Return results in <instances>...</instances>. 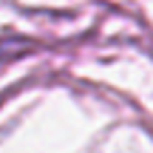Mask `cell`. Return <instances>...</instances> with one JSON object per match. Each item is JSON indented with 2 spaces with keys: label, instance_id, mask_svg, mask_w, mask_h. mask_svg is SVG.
Returning a JSON list of instances; mask_svg holds the SVG:
<instances>
[{
  "label": "cell",
  "instance_id": "cell-1",
  "mask_svg": "<svg viewBox=\"0 0 153 153\" xmlns=\"http://www.w3.org/2000/svg\"><path fill=\"white\" fill-rule=\"evenodd\" d=\"M26 48H28V43H26V40H0V62L20 57Z\"/></svg>",
  "mask_w": 153,
  "mask_h": 153
}]
</instances>
